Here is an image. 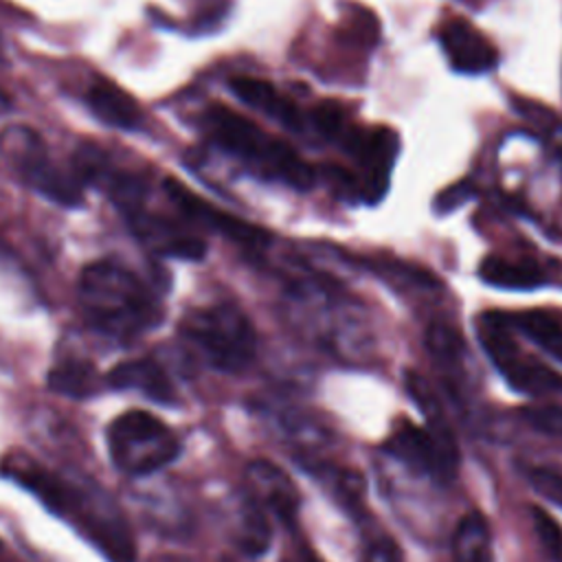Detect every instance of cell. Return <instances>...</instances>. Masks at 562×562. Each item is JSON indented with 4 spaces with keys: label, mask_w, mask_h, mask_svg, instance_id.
I'll return each instance as SVG.
<instances>
[{
    "label": "cell",
    "mask_w": 562,
    "mask_h": 562,
    "mask_svg": "<svg viewBox=\"0 0 562 562\" xmlns=\"http://www.w3.org/2000/svg\"><path fill=\"white\" fill-rule=\"evenodd\" d=\"M77 299L88 325L116 342L136 340L158 327L165 316L158 290L112 259H97L83 266L77 281Z\"/></svg>",
    "instance_id": "cell-3"
},
{
    "label": "cell",
    "mask_w": 562,
    "mask_h": 562,
    "mask_svg": "<svg viewBox=\"0 0 562 562\" xmlns=\"http://www.w3.org/2000/svg\"><path fill=\"white\" fill-rule=\"evenodd\" d=\"M479 342L490 362L503 375V380L522 395H555L562 393V373L553 371L544 362L527 356L509 327L505 314L485 312L476 325Z\"/></svg>",
    "instance_id": "cell-8"
},
{
    "label": "cell",
    "mask_w": 562,
    "mask_h": 562,
    "mask_svg": "<svg viewBox=\"0 0 562 562\" xmlns=\"http://www.w3.org/2000/svg\"><path fill=\"white\" fill-rule=\"evenodd\" d=\"M228 88L241 103L270 116L279 125H283L292 132L303 130L305 121H303L301 110L285 94H281L272 83L257 79V77H233L228 81Z\"/></svg>",
    "instance_id": "cell-16"
},
{
    "label": "cell",
    "mask_w": 562,
    "mask_h": 562,
    "mask_svg": "<svg viewBox=\"0 0 562 562\" xmlns=\"http://www.w3.org/2000/svg\"><path fill=\"white\" fill-rule=\"evenodd\" d=\"M4 105H7V99H4V94H2V92H0V110H2V108H4Z\"/></svg>",
    "instance_id": "cell-32"
},
{
    "label": "cell",
    "mask_w": 562,
    "mask_h": 562,
    "mask_svg": "<svg viewBox=\"0 0 562 562\" xmlns=\"http://www.w3.org/2000/svg\"><path fill=\"white\" fill-rule=\"evenodd\" d=\"M86 105L97 121L121 132H136L143 125V108L136 99L110 79H97L86 92Z\"/></svg>",
    "instance_id": "cell-14"
},
{
    "label": "cell",
    "mask_w": 562,
    "mask_h": 562,
    "mask_svg": "<svg viewBox=\"0 0 562 562\" xmlns=\"http://www.w3.org/2000/svg\"><path fill=\"white\" fill-rule=\"evenodd\" d=\"M200 125L217 149L257 178L281 182L296 191H307L316 180L314 169L288 143L266 134L255 121L226 105H209Z\"/></svg>",
    "instance_id": "cell-4"
},
{
    "label": "cell",
    "mask_w": 562,
    "mask_h": 562,
    "mask_svg": "<svg viewBox=\"0 0 562 562\" xmlns=\"http://www.w3.org/2000/svg\"><path fill=\"white\" fill-rule=\"evenodd\" d=\"M312 125L318 130L321 136L340 143L342 136L349 132L351 123L342 108L334 101H323L312 110Z\"/></svg>",
    "instance_id": "cell-24"
},
{
    "label": "cell",
    "mask_w": 562,
    "mask_h": 562,
    "mask_svg": "<svg viewBox=\"0 0 562 562\" xmlns=\"http://www.w3.org/2000/svg\"><path fill=\"white\" fill-rule=\"evenodd\" d=\"M48 386L66 397H90L99 389V375L92 362L66 358L48 371Z\"/></svg>",
    "instance_id": "cell-21"
},
{
    "label": "cell",
    "mask_w": 562,
    "mask_h": 562,
    "mask_svg": "<svg viewBox=\"0 0 562 562\" xmlns=\"http://www.w3.org/2000/svg\"><path fill=\"white\" fill-rule=\"evenodd\" d=\"M364 562H402V553L389 536L380 533L367 544Z\"/></svg>",
    "instance_id": "cell-30"
},
{
    "label": "cell",
    "mask_w": 562,
    "mask_h": 562,
    "mask_svg": "<svg viewBox=\"0 0 562 562\" xmlns=\"http://www.w3.org/2000/svg\"><path fill=\"white\" fill-rule=\"evenodd\" d=\"M108 452L119 472L147 476L178 459L180 439L156 415L127 411L108 426Z\"/></svg>",
    "instance_id": "cell-7"
},
{
    "label": "cell",
    "mask_w": 562,
    "mask_h": 562,
    "mask_svg": "<svg viewBox=\"0 0 562 562\" xmlns=\"http://www.w3.org/2000/svg\"><path fill=\"white\" fill-rule=\"evenodd\" d=\"M272 529L263 507L252 498H244L237 512V544L248 555H261L268 551Z\"/></svg>",
    "instance_id": "cell-22"
},
{
    "label": "cell",
    "mask_w": 562,
    "mask_h": 562,
    "mask_svg": "<svg viewBox=\"0 0 562 562\" xmlns=\"http://www.w3.org/2000/svg\"><path fill=\"white\" fill-rule=\"evenodd\" d=\"M105 382L119 391H138L158 404H173L176 389L167 371L154 358H134L112 367Z\"/></svg>",
    "instance_id": "cell-15"
},
{
    "label": "cell",
    "mask_w": 562,
    "mask_h": 562,
    "mask_svg": "<svg viewBox=\"0 0 562 562\" xmlns=\"http://www.w3.org/2000/svg\"><path fill=\"white\" fill-rule=\"evenodd\" d=\"M522 415L533 428H538L547 435H560L562 437V408H558V406H533V408H525Z\"/></svg>",
    "instance_id": "cell-29"
},
{
    "label": "cell",
    "mask_w": 562,
    "mask_h": 562,
    "mask_svg": "<svg viewBox=\"0 0 562 562\" xmlns=\"http://www.w3.org/2000/svg\"><path fill=\"white\" fill-rule=\"evenodd\" d=\"M0 470L37 496L53 514L68 520L110 562L136 560L132 531L116 503L103 490L53 472L22 454L4 459Z\"/></svg>",
    "instance_id": "cell-1"
},
{
    "label": "cell",
    "mask_w": 562,
    "mask_h": 562,
    "mask_svg": "<svg viewBox=\"0 0 562 562\" xmlns=\"http://www.w3.org/2000/svg\"><path fill=\"white\" fill-rule=\"evenodd\" d=\"M452 562H492V538L479 512L465 514L452 536Z\"/></svg>",
    "instance_id": "cell-20"
},
{
    "label": "cell",
    "mask_w": 562,
    "mask_h": 562,
    "mask_svg": "<svg viewBox=\"0 0 562 562\" xmlns=\"http://www.w3.org/2000/svg\"><path fill=\"white\" fill-rule=\"evenodd\" d=\"M75 169L83 184L101 189L121 213L138 244L156 257L200 261L206 255V241L184 222L149 204V184L136 171L119 169L97 147H81L75 156Z\"/></svg>",
    "instance_id": "cell-2"
},
{
    "label": "cell",
    "mask_w": 562,
    "mask_h": 562,
    "mask_svg": "<svg viewBox=\"0 0 562 562\" xmlns=\"http://www.w3.org/2000/svg\"><path fill=\"white\" fill-rule=\"evenodd\" d=\"M340 145L360 167V176H356L360 200L367 204L380 202L391 184V173L400 147L397 134L389 127L358 130L351 125Z\"/></svg>",
    "instance_id": "cell-11"
},
{
    "label": "cell",
    "mask_w": 562,
    "mask_h": 562,
    "mask_svg": "<svg viewBox=\"0 0 562 562\" xmlns=\"http://www.w3.org/2000/svg\"><path fill=\"white\" fill-rule=\"evenodd\" d=\"M180 338L211 369L244 371L257 353V334L248 316L233 303L193 307L180 321Z\"/></svg>",
    "instance_id": "cell-5"
},
{
    "label": "cell",
    "mask_w": 562,
    "mask_h": 562,
    "mask_svg": "<svg viewBox=\"0 0 562 562\" xmlns=\"http://www.w3.org/2000/svg\"><path fill=\"white\" fill-rule=\"evenodd\" d=\"M0 158L29 189L48 202L66 209L83 204V182L75 167H61L37 130L20 123L7 125L0 132Z\"/></svg>",
    "instance_id": "cell-6"
},
{
    "label": "cell",
    "mask_w": 562,
    "mask_h": 562,
    "mask_svg": "<svg viewBox=\"0 0 562 562\" xmlns=\"http://www.w3.org/2000/svg\"><path fill=\"white\" fill-rule=\"evenodd\" d=\"M314 479L351 514H360L364 505V479L356 470H347L331 463L307 465Z\"/></svg>",
    "instance_id": "cell-19"
},
{
    "label": "cell",
    "mask_w": 562,
    "mask_h": 562,
    "mask_svg": "<svg viewBox=\"0 0 562 562\" xmlns=\"http://www.w3.org/2000/svg\"><path fill=\"white\" fill-rule=\"evenodd\" d=\"M378 274L391 279V281H408L413 285H424L430 288L435 283V277L428 270L415 268L411 263H402V261H384V259H375L369 263Z\"/></svg>",
    "instance_id": "cell-27"
},
{
    "label": "cell",
    "mask_w": 562,
    "mask_h": 562,
    "mask_svg": "<svg viewBox=\"0 0 562 562\" xmlns=\"http://www.w3.org/2000/svg\"><path fill=\"white\" fill-rule=\"evenodd\" d=\"M474 195H476L474 182L472 180H461V182H454V184L446 187L441 193H437L432 206L439 215H446V213L457 211L465 202H470Z\"/></svg>",
    "instance_id": "cell-28"
},
{
    "label": "cell",
    "mask_w": 562,
    "mask_h": 562,
    "mask_svg": "<svg viewBox=\"0 0 562 562\" xmlns=\"http://www.w3.org/2000/svg\"><path fill=\"white\" fill-rule=\"evenodd\" d=\"M299 562H323V560L316 553H312L307 547H303L299 553Z\"/></svg>",
    "instance_id": "cell-31"
},
{
    "label": "cell",
    "mask_w": 562,
    "mask_h": 562,
    "mask_svg": "<svg viewBox=\"0 0 562 562\" xmlns=\"http://www.w3.org/2000/svg\"><path fill=\"white\" fill-rule=\"evenodd\" d=\"M437 40L452 70L461 75H483L498 64V53L492 42L465 20L441 24Z\"/></svg>",
    "instance_id": "cell-12"
},
{
    "label": "cell",
    "mask_w": 562,
    "mask_h": 562,
    "mask_svg": "<svg viewBox=\"0 0 562 562\" xmlns=\"http://www.w3.org/2000/svg\"><path fill=\"white\" fill-rule=\"evenodd\" d=\"M522 472L540 496L562 507V470L551 465H529Z\"/></svg>",
    "instance_id": "cell-25"
},
{
    "label": "cell",
    "mask_w": 562,
    "mask_h": 562,
    "mask_svg": "<svg viewBox=\"0 0 562 562\" xmlns=\"http://www.w3.org/2000/svg\"><path fill=\"white\" fill-rule=\"evenodd\" d=\"M426 349L443 369H459L465 356L459 331L446 323H432L426 331Z\"/></svg>",
    "instance_id": "cell-23"
},
{
    "label": "cell",
    "mask_w": 562,
    "mask_h": 562,
    "mask_svg": "<svg viewBox=\"0 0 562 562\" xmlns=\"http://www.w3.org/2000/svg\"><path fill=\"white\" fill-rule=\"evenodd\" d=\"M250 496L279 520L292 525L299 512V490L292 479L270 461H252L246 470Z\"/></svg>",
    "instance_id": "cell-13"
},
{
    "label": "cell",
    "mask_w": 562,
    "mask_h": 562,
    "mask_svg": "<svg viewBox=\"0 0 562 562\" xmlns=\"http://www.w3.org/2000/svg\"><path fill=\"white\" fill-rule=\"evenodd\" d=\"M162 193L167 195V200L171 202V206L191 224H198L206 231H213L217 235H222L224 239L233 241L235 246L250 250V252H259L263 248L270 246L272 237L266 228L250 224L228 211H222L217 206H213L209 200L200 198L198 193H193L189 187H184L180 180L176 178H165L162 180Z\"/></svg>",
    "instance_id": "cell-10"
},
{
    "label": "cell",
    "mask_w": 562,
    "mask_h": 562,
    "mask_svg": "<svg viewBox=\"0 0 562 562\" xmlns=\"http://www.w3.org/2000/svg\"><path fill=\"white\" fill-rule=\"evenodd\" d=\"M509 327L520 331L527 340L540 347L544 353L562 362V323L542 310H527L516 314H505Z\"/></svg>",
    "instance_id": "cell-18"
},
{
    "label": "cell",
    "mask_w": 562,
    "mask_h": 562,
    "mask_svg": "<svg viewBox=\"0 0 562 562\" xmlns=\"http://www.w3.org/2000/svg\"><path fill=\"white\" fill-rule=\"evenodd\" d=\"M531 520L547 555L555 562H562V527L540 507H531Z\"/></svg>",
    "instance_id": "cell-26"
},
{
    "label": "cell",
    "mask_w": 562,
    "mask_h": 562,
    "mask_svg": "<svg viewBox=\"0 0 562 562\" xmlns=\"http://www.w3.org/2000/svg\"><path fill=\"white\" fill-rule=\"evenodd\" d=\"M384 450L435 483L452 481L459 468V450L446 422H428V426L402 422L386 439Z\"/></svg>",
    "instance_id": "cell-9"
},
{
    "label": "cell",
    "mask_w": 562,
    "mask_h": 562,
    "mask_svg": "<svg viewBox=\"0 0 562 562\" xmlns=\"http://www.w3.org/2000/svg\"><path fill=\"white\" fill-rule=\"evenodd\" d=\"M481 281H485L492 288L498 290H538L547 285L549 277L542 270L540 263L527 259V257H503V255H492L483 259L479 268Z\"/></svg>",
    "instance_id": "cell-17"
}]
</instances>
